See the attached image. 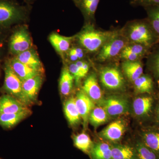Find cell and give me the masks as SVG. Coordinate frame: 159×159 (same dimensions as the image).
<instances>
[{
  "label": "cell",
  "instance_id": "11",
  "mask_svg": "<svg viewBox=\"0 0 159 159\" xmlns=\"http://www.w3.org/2000/svg\"><path fill=\"white\" fill-rule=\"evenodd\" d=\"M151 50L142 45L129 43L122 49L119 57L123 61H141L143 57L148 55Z\"/></svg>",
  "mask_w": 159,
  "mask_h": 159
},
{
  "label": "cell",
  "instance_id": "21",
  "mask_svg": "<svg viewBox=\"0 0 159 159\" xmlns=\"http://www.w3.org/2000/svg\"><path fill=\"white\" fill-rule=\"evenodd\" d=\"M122 69L126 77L132 82L143 74V64L141 61H124L122 64Z\"/></svg>",
  "mask_w": 159,
  "mask_h": 159
},
{
  "label": "cell",
  "instance_id": "14",
  "mask_svg": "<svg viewBox=\"0 0 159 159\" xmlns=\"http://www.w3.org/2000/svg\"><path fill=\"white\" fill-rule=\"evenodd\" d=\"M75 99L77 109L85 127L88 122L91 111L95 107L94 102L82 90L77 92Z\"/></svg>",
  "mask_w": 159,
  "mask_h": 159
},
{
  "label": "cell",
  "instance_id": "39",
  "mask_svg": "<svg viewBox=\"0 0 159 159\" xmlns=\"http://www.w3.org/2000/svg\"><path fill=\"white\" fill-rule=\"evenodd\" d=\"M26 1H27V2H32V1H33V0H26Z\"/></svg>",
  "mask_w": 159,
  "mask_h": 159
},
{
  "label": "cell",
  "instance_id": "34",
  "mask_svg": "<svg viewBox=\"0 0 159 159\" xmlns=\"http://www.w3.org/2000/svg\"><path fill=\"white\" fill-rule=\"evenodd\" d=\"M67 68L70 74L74 77L75 82L78 84L81 79L84 77L79 68L75 62L70 64Z\"/></svg>",
  "mask_w": 159,
  "mask_h": 159
},
{
  "label": "cell",
  "instance_id": "38",
  "mask_svg": "<svg viewBox=\"0 0 159 159\" xmlns=\"http://www.w3.org/2000/svg\"><path fill=\"white\" fill-rule=\"evenodd\" d=\"M2 47V42L0 40V51H1Z\"/></svg>",
  "mask_w": 159,
  "mask_h": 159
},
{
  "label": "cell",
  "instance_id": "41",
  "mask_svg": "<svg viewBox=\"0 0 159 159\" xmlns=\"http://www.w3.org/2000/svg\"><path fill=\"white\" fill-rule=\"evenodd\" d=\"M0 159H1V158H0Z\"/></svg>",
  "mask_w": 159,
  "mask_h": 159
},
{
  "label": "cell",
  "instance_id": "23",
  "mask_svg": "<svg viewBox=\"0 0 159 159\" xmlns=\"http://www.w3.org/2000/svg\"><path fill=\"white\" fill-rule=\"evenodd\" d=\"M111 145L112 159H138L134 147L119 144Z\"/></svg>",
  "mask_w": 159,
  "mask_h": 159
},
{
  "label": "cell",
  "instance_id": "28",
  "mask_svg": "<svg viewBox=\"0 0 159 159\" xmlns=\"http://www.w3.org/2000/svg\"><path fill=\"white\" fill-rule=\"evenodd\" d=\"M153 48L155 50L148 54L147 68L153 79L159 81V43Z\"/></svg>",
  "mask_w": 159,
  "mask_h": 159
},
{
  "label": "cell",
  "instance_id": "24",
  "mask_svg": "<svg viewBox=\"0 0 159 159\" xmlns=\"http://www.w3.org/2000/svg\"><path fill=\"white\" fill-rule=\"evenodd\" d=\"M74 39L73 37H66L56 33H52L49 38L51 45L61 55L68 52Z\"/></svg>",
  "mask_w": 159,
  "mask_h": 159
},
{
  "label": "cell",
  "instance_id": "12",
  "mask_svg": "<svg viewBox=\"0 0 159 159\" xmlns=\"http://www.w3.org/2000/svg\"><path fill=\"white\" fill-rule=\"evenodd\" d=\"M43 83L42 74L23 81V93L30 106L36 102Z\"/></svg>",
  "mask_w": 159,
  "mask_h": 159
},
{
  "label": "cell",
  "instance_id": "40",
  "mask_svg": "<svg viewBox=\"0 0 159 159\" xmlns=\"http://www.w3.org/2000/svg\"><path fill=\"white\" fill-rule=\"evenodd\" d=\"M74 2H75V1H77V0H73Z\"/></svg>",
  "mask_w": 159,
  "mask_h": 159
},
{
  "label": "cell",
  "instance_id": "22",
  "mask_svg": "<svg viewBox=\"0 0 159 159\" xmlns=\"http://www.w3.org/2000/svg\"><path fill=\"white\" fill-rule=\"evenodd\" d=\"M64 112L69 124L72 126L79 124L81 119L74 97H71L64 103Z\"/></svg>",
  "mask_w": 159,
  "mask_h": 159
},
{
  "label": "cell",
  "instance_id": "17",
  "mask_svg": "<svg viewBox=\"0 0 159 159\" xmlns=\"http://www.w3.org/2000/svg\"><path fill=\"white\" fill-rule=\"evenodd\" d=\"M16 58L23 63L42 74L43 67L38 55L34 49L30 48L17 54Z\"/></svg>",
  "mask_w": 159,
  "mask_h": 159
},
{
  "label": "cell",
  "instance_id": "31",
  "mask_svg": "<svg viewBox=\"0 0 159 159\" xmlns=\"http://www.w3.org/2000/svg\"><path fill=\"white\" fill-rule=\"evenodd\" d=\"M108 115L101 107H95L91 111L89 120L91 125L97 127L107 121Z\"/></svg>",
  "mask_w": 159,
  "mask_h": 159
},
{
  "label": "cell",
  "instance_id": "16",
  "mask_svg": "<svg viewBox=\"0 0 159 159\" xmlns=\"http://www.w3.org/2000/svg\"><path fill=\"white\" fill-rule=\"evenodd\" d=\"M82 90L94 102H100L103 99L97 75L94 73H92L86 78Z\"/></svg>",
  "mask_w": 159,
  "mask_h": 159
},
{
  "label": "cell",
  "instance_id": "13",
  "mask_svg": "<svg viewBox=\"0 0 159 159\" xmlns=\"http://www.w3.org/2000/svg\"><path fill=\"white\" fill-rule=\"evenodd\" d=\"M126 127L125 122L119 119L107 125L99 133V136L107 141L116 142L122 139L126 130Z\"/></svg>",
  "mask_w": 159,
  "mask_h": 159
},
{
  "label": "cell",
  "instance_id": "20",
  "mask_svg": "<svg viewBox=\"0 0 159 159\" xmlns=\"http://www.w3.org/2000/svg\"><path fill=\"white\" fill-rule=\"evenodd\" d=\"M100 0H77L74 2L89 22L95 20V13Z\"/></svg>",
  "mask_w": 159,
  "mask_h": 159
},
{
  "label": "cell",
  "instance_id": "6",
  "mask_svg": "<svg viewBox=\"0 0 159 159\" xmlns=\"http://www.w3.org/2000/svg\"><path fill=\"white\" fill-rule=\"evenodd\" d=\"M134 100L133 108L134 113L139 119L144 121L153 122L156 97L155 95L143 94Z\"/></svg>",
  "mask_w": 159,
  "mask_h": 159
},
{
  "label": "cell",
  "instance_id": "8",
  "mask_svg": "<svg viewBox=\"0 0 159 159\" xmlns=\"http://www.w3.org/2000/svg\"><path fill=\"white\" fill-rule=\"evenodd\" d=\"M100 102L101 107L111 116H116L126 113L129 109L128 101L121 96H109L105 99H102Z\"/></svg>",
  "mask_w": 159,
  "mask_h": 159
},
{
  "label": "cell",
  "instance_id": "26",
  "mask_svg": "<svg viewBox=\"0 0 159 159\" xmlns=\"http://www.w3.org/2000/svg\"><path fill=\"white\" fill-rule=\"evenodd\" d=\"M89 155L91 159H112L111 145L107 142L93 143Z\"/></svg>",
  "mask_w": 159,
  "mask_h": 159
},
{
  "label": "cell",
  "instance_id": "32",
  "mask_svg": "<svg viewBox=\"0 0 159 159\" xmlns=\"http://www.w3.org/2000/svg\"><path fill=\"white\" fill-rule=\"evenodd\" d=\"M138 159H159V157L139 139L134 146Z\"/></svg>",
  "mask_w": 159,
  "mask_h": 159
},
{
  "label": "cell",
  "instance_id": "5",
  "mask_svg": "<svg viewBox=\"0 0 159 159\" xmlns=\"http://www.w3.org/2000/svg\"><path fill=\"white\" fill-rule=\"evenodd\" d=\"M23 82L22 80L15 73L10 63L6 64L5 67L4 89L10 96L16 98L28 106H30L23 93Z\"/></svg>",
  "mask_w": 159,
  "mask_h": 159
},
{
  "label": "cell",
  "instance_id": "10",
  "mask_svg": "<svg viewBox=\"0 0 159 159\" xmlns=\"http://www.w3.org/2000/svg\"><path fill=\"white\" fill-rule=\"evenodd\" d=\"M140 140L159 157V126L145 125L141 129Z\"/></svg>",
  "mask_w": 159,
  "mask_h": 159
},
{
  "label": "cell",
  "instance_id": "18",
  "mask_svg": "<svg viewBox=\"0 0 159 159\" xmlns=\"http://www.w3.org/2000/svg\"><path fill=\"white\" fill-rule=\"evenodd\" d=\"M9 63L15 73L23 81L38 75L42 74L27 65L20 62L16 57L11 60Z\"/></svg>",
  "mask_w": 159,
  "mask_h": 159
},
{
  "label": "cell",
  "instance_id": "2",
  "mask_svg": "<svg viewBox=\"0 0 159 159\" xmlns=\"http://www.w3.org/2000/svg\"><path fill=\"white\" fill-rule=\"evenodd\" d=\"M117 31H103L88 24L76 35L75 38L82 48L90 53H97Z\"/></svg>",
  "mask_w": 159,
  "mask_h": 159
},
{
  "label": "cell",
  "instance_id": "33",
  "mask_svg": "<svg viewBox=\"0 0 159 159\" xmlns=\"http://www.w3.org/2000/svg\"><path fill=\"white\" fill-rule=\"evenodd\" d=\"M130 4L134 7L159 6V0H130Z\"/></svg>",
  "mask_w": 159,
  "mask_h": 159
},
{
  "label": "cell",
  "instance_id": "27",
  "mask_svg": "<svg viewBox=\"0 0 159 159\" xmlns=\"http://www.w3.org/2000/svg\"><path fill=\"white\" fill-rule=\"evenodd\" d=\"M74 77L69 71L68 68L63 69L59 80V89L62 96H69L73 88Z\"/></svg>",
  "mask_w": 159,
  "mask_h": 159
},
{
  "label": "cell",
  "instance_id": "15",
  "mask_svg": "<svg viewBox=\"0 0 159 159\" xmlns=\"http://www.w3.org/2000/svg\"><path fill=\"white\" fill-rule=\"evenodd\" d=\"M29 110V106L10 95H4L0 98V114L17 113Z\"/></svg>",
  "mask_w": 159,
  "mask_h": 159
},
{
  "label": "cell",
  "instance_id": "29",
  "mask_svg": "<svg viewBox=\"0 0 159 159\" xmlns=\"http://www.w3.org/2000/svg\"><path fill=\"white\" fill-rule=\"evenodd\" d=\"M74 145L86 154H89L93 143L89 136L85 133L78 134L74 137Z\"/></svg>",
  "mask_w": 159,
  "mask_h": 159
},
{
  "label": "cell",
  "instance_id": "25",
  "mask_svg": "<svg viewBox=\"0 0 159 159\" xmlns=\"http://www.w3.org/2000/svg\"><path fill=\"white\" fill-rule=\"evenodd\" d=\"M31 114L30 110L17 113L0 114V125L7 128L14 127Z\"/></svg>",
  "mask_w": 159,
  "mask_h": 159
},
{
  "label": "cell",
  "instance_id": "9",
  "mask_svg": "<svg viewBox=\"0 0 159 159\" xmlns=\"http://www.w3.org/2000/svg\"><path fill=\"white\" fill-rule=\"evenodd\" d=\"M31 37L25 27H21L11 35L9 43L10 51L12 54H17L31 48Z\"/></svg>",
  "mask_w": 159,
  "mask_h": 159
},
{
  "label": "cell",
  "instance_id": "3",
  "mask_svg": "<svg viewBox=\"0 0 159 159\" xmlns=\"http://www.w3.org/2000/svg\"><path fill=\"white\" fill-rule=\"evenodd\" d=\"M29 7L20 6L14 0H0V26H6L25 19Z\"/></svg>",
  "mask_w": 159,
  "mask_h": 159
},
{
  "label": "cell",
  "instance_id": "1",
  "mask_svg": "<svg viewBox=\"0 0 159 159\" xmlns=\"http://www.w3.org/2000/svg\"><path fill=\"white\" fill-rule=\"evenodd\" d=\"M120 31L129 43L139 44L150 49L159 43L158 38L146 18L128 22Z\"/></svg>",
  "mask_w": 159,
  "mask_h": 159
},
{
  "label": "cell",
  "instance_id": "37",
  "mask_svg": "<svg viewBox=\"0 0 159 159\" xmlns=\"http://www.w3.org/2000/svg\"><path fill=\"white\" fill-rule=\"evenodd\" d=\"M70 50L77 55V57L79 58V60H81V59H82L84 57V51L82 48L75 47V48L70 49Z\"/></svg>",
  "mask_w": 159,
  "mask_h": 159
},
{
  "label": "cell",
  "instance_id": "30",
  "mask_svg": "<svg viewBox=\"0 0 159 159\" xmlns=\"http://www.w3.org/2000/svg\"><path fill=\"white\" fill-rule=\"evenodd\" d=\"M147 13V19L159 41V6L144 8Z\"/></svg>",
  "mask_w": 159,
  "mask_h": 159
},
{
  "label": "cell",
  "instance_id": "7",
  "mask_svg": "<svg viewBox=\"0 0 159 159\" xmlns=\"http://www.w3.org/2000/svg\"><path fill=\"white\" fill-rule=\"evenodd\" d=\"M100 80L104 87L111 90H119L125 87V80L117 67L107 66L101 70Z\"/></svg>",
  "mask_w": 159,
  "mask_h": 159
},
{
  "label": "cell",
  "instance_id": "35",
  "mask_svg": "<svg viewBox=\"0 0 159 159\" xmlns=\"http://www.w3.org/2000/svg\"><path fill=\"white\" fill-rule=\"evenodd\" d=\"M79 70L81 71L84 77H85L89 70V66L88 63L84 61L79 60L75 62Z\"/></svg>",
  "mask_w": 159,
  "mask_h": 159
},
{
  "label": "cell",
  "instance_id": "36",
  "mask_svg": "<svg viewBox=\"0 0 159 159\" xmlns=\"http://www.w3.org/2000/svg\"><path fill=\"white\" fill-rule=\"evenodd\" d=\"M156 105L155 107L154 115L153 124L159 126V92L156 94Z\"/></svg>",
  "mask_w": 159,
  "mask_h": 159
},
{
  "label": "cell",
  "instance_id": "19",
  "mask_svg": "<svg viewBox=\"0 0 159 159\" xmlns=\"http://www.w3.org/2000/svg\"><path fill=\"white\" fill-rule=\"evenodd\" d=\"M150 74H143L134 81L135 90L139 93L154 95L155 84Z\"/></svg>",
  "mask_w": 159,
  "mask_h": 159
},
{
  "label": "cell",
  "instance_id": "4",
  "mask_svg": "<svg viewBox=\"0 0 159 159\" xmlns=\"http://www.w3.org/2000/svg\"><path fill=\"white\" fill-rule=\"evenodd\" d=\"M128 43L120 30L117 31L97 52L96 59L99 62H104L113 59L119 56L122 49Z\"/></svg>",
  "mask_w": 159,
  "mask_h": 159
}]
</instances>
